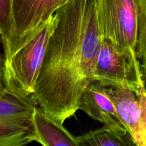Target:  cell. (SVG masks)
Masks as SVG:
<instances>
[{"instance_id": "277c9868", "label": "cell", "mask_w": 146, "mask_h": 146, "mask_svg": "<svg viewBox=\"0 0 146 146\" xmlns=\"http://www.w3.org/2000/svg\"><path fill=\"white\" fill-rule=\"evenodd\" d=\"M32 95L21 96L1 84L0 146H23L36 141Z\"/></svg>"}, {"instance_id": "30bf717a", "label": "cell", "mask_w": 146, "mask_h": 146, "mask_svg": "<svg viewBox=\"0 0 146 146\" xmlns=\"http://www.w3.org/2000/svg\"><path fill=\"white\" fill-rule=\"evenodd\" d=\"M77 139L78 146L135 145L126 128L108 125L77 136Z\"/></svg>"}, {"instance_id": "9c48e42d", "label": "cell", "mask_w": 146, "mask_h": 146, "mask_svg": "<svg viewBox=\"0 0 146 146\" xmlns=\"http://www.w3.org/2000/svg\"><path fill=\"white\" fill-rule=\"evenodd\" d=\"M63 124L38 106L34 112L36 142L44 146H78L77 137L66 129Z\"/></svg>"}, {"instance_id": "7c38bea8", "label": "cell", "mask_w": 146, "mask_h": 146, "mask_svg": "<svg viewBox=\"0 0 146 146\" xmlns=\"http://www.w3.org/2000/svg\"><path fill=\"white\" fill-rule=\"evenodd\" d=\"M137 54L141 64L146 63V0H140Z\"/></svg>"}, {"instance_id": "6da1fadb", "label": "cell", "mask_w": 146, "mask_h": 146, "mask_svg": "<svg viewBox=\"0 0 146 146\" xmlns=\"http://www.w3.org/2000/svg\"><path fill=\"white\" fill-rule=\"evenodd\" d=\"M33 98L49 116L64 123L79 110L94 82L103 36L98 0H68L57 9Z\"/></svg>"}, {"instance_id": "3957f363", "label": "cell", "mask_w": 146, "mask_h": 146, "mask_svg": "<svg viewBox=\"0 0 146 146\" xmlns=\"http://www.w3.org/2000/svg\"><path fill=\"white\" fill-rule=\"evenodd\" d=\"M140 0H98V16L103 37L131 64L141 67L137 54Z\"/></svg>"}, {"instance_id": "8fae6325", "label": "cell", "mask_w": 146, "mask_h": 146, "mask_svg": "<svg viewBox=\"0 0 146 146\" xmlns=\"http://www.w3.org/2000/svg\"><path fill=\"white\" fill-rule=\"evenodd\" d=\"M0 32L1 38H10L14 35L12 0H0Z\"/></svg>"}, {"instance_id": "7a4b0ae2", "label": "cell", "mask_w": 146, "mask_h": 146, "mask_svg": "<svg viewBox=\"0 0 146 146\" xmlns=\"http://www.w3.org/2000/svg\"><path fill=\"white\" fill-rule=\"evenodd\" d=\"M56 22L54 14L21 36L1 38V84L9 91L24 97L34 94Z\"/></svg>"}, {"instance_id": "8992f818", "label": "cell", "mask_w": 146, "mask_h": 146, "mask_svg": "<svg viewBox=\"0 0 146 146\" xmlns=\"http://www.w3.org/2000/svg\"><path fill=\"white\" fill-rule=\"evenodd\" d=\"M142 81L141 67L131 64L125 54L108 38L103 37L94 73V82L115 88Z\"/></svg>"}, {"instance_id": "52a82bcc", "label": "cell", "mask_w": 146, "mask_h": 146, "mask_svg": "<svg viewBox=\"0 0 146 146\" xmlns=\"http://www.w3.org/2000/svg\"><path fill=\"white\" fill-rule=\"evenodd\" d=\"M68 0H12L14 35L20 37L54 15Z\"/></svg>"}, {"instance_id": "5b68a950", "label": "cell", "mask_w": 146, "mask_h": 146, "mask_svg": "<svg viewBox=\"0 0 146 146\" xmlns=\"http://www.w3.org/2000/svg\"><path fill=\"white\" fill-rule=\"evenodd\" d=\"M108 94L134 145L146 146V90L143 81L108 88Z\"/></svg>"}, {"instance_id": "ba28073f", "label": "cell", "mask_w": 146, "mask_h": 146, "mask_svg": "<svg viewBox=\"0 0 146 146\" xmlns=\"http://www.w3.org/2000/svg\"><path fill=\"white\" fill-rule=\"evenodd\" d=\"M79 109L104 125L125 128L108 94V87L104 86L98 82L91 83L85 90Z\"/></svg>"}, {"instance_id": "4fadbf2b", "label": "cell", "mask_w": 146, "mask_h": 146, "mask_svg": "<svg viewBox=\"0 0 146 146\" xmlns=\"http://www.w3.org/2000/svg\"><path fill=\"white\" fill-rule=\"evenodd\" d=\"M141 73H142V78L143 81L144 86L146 90V63L141 64Z\"/></svg>"}]
</instances>
